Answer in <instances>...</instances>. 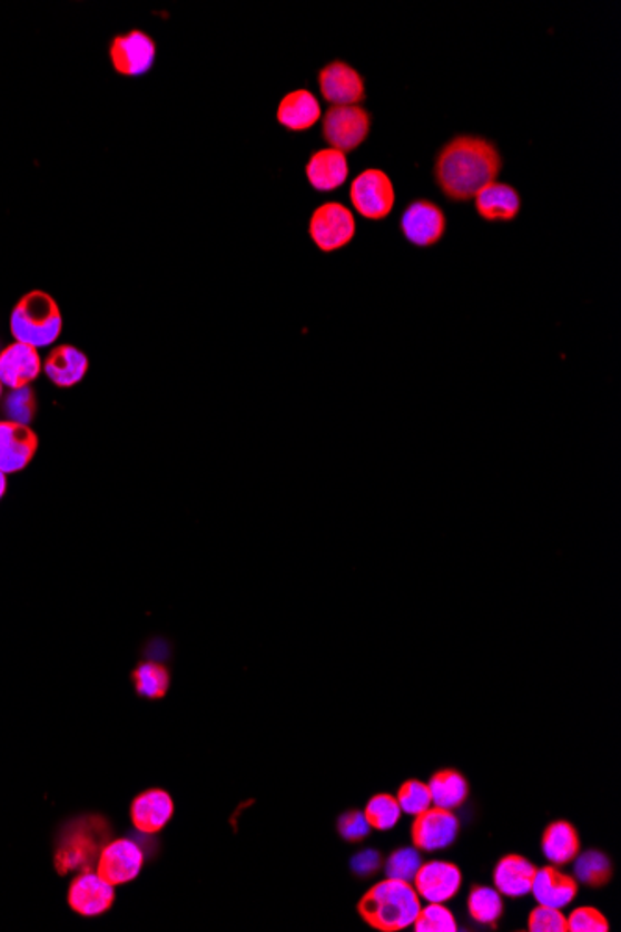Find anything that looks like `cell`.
Returning <instances> with one entry per match:
<instances>
[{"label":"cell","mask_w":621,"mask_h":932,"mask_svg":"<svg viewBox=\"0 0 621 932\" xmlns=\"http://www.w3.org/2000/svg\"><path fill=\"white\" fill-rule=\"evenodd\" d=\"M503 170L497 144L479 135H457L441 147L434 160V179L440 193L454 204L475 199Z\"/></svg>","instance_id":"6da1fadb"},{"label":"cell","mask_w":621,"mask_h":932,"mask_svg":"<svg viewBox=\"0 0 621 932\" xmlns=\"http://www.w3.org/2000/svg\"><path fill=\"white\" fill-rule=\"evenodd\" d=\"M112 837V823L105 815L80 814L63 821L58 826L52 853L58 875L96 870L99 854Z\"/></svg>","instance_id":"7a4b0ae2"},{"label":"cell","mask_w":621,"mask_h":932,"mask_svg":"<svg viewBox=\"0 0 621 932\" xmlns=\"http://www.w3.org/2000/svg\"><path fill=\"white\" fill-rule=\"evenodd\" d=\"M357 910L373 929L396 932L413 925L421 912V899L410 882L387 879L363 895Z\"/></svg>","instance_id":"3957f363"},{"label":"cell","mask_w":621,"mask_h":932,"mask_svg":"<svg viewBox=\"0 0 621 932\" xmlns=\"http://www.w3.org/2000/svg\"><path fill=\"white\" fill-rule=\"evenodd\" d=\"M62 328V313L57 300L43 291H32L19 300L10 317L13 340L36 351L55 345Z\"/></svg>","instance_id":"277c9868"},{"label":"cell","mask_w":621,"mask_h":932,"mask_svg":"<svg viewBox=\"0 0 621 932\" xmlns=\"http://www.w3.org/2000/svg\"><path fill=\"white\" fill-rule=\"evenodd\" d=\"M395 187L379 168H367L352 182L351 202L357 215L367 220H384L395 207Z\"/></svg>","instance_id":"5b68a950"},{"label":"cell","mask_w":621,"mask_h":932,"mask_svg":"<svg viewBox=\"0 0 621 932\" xmlns=\"http://www.w3.org/2000/svg\"><path fill=\"white\" fill-rule=\"evenodd\" d=\"M373 116L367 108L332 107L323 116V136L332 149L351 153L367 140Z\"/></svg>","instance_id":"8992f818"},{"label":"cell","mask_w":621,"mask_h":932,"mask_svg":"<svg viewBox=\"0 0 621 932\" xmlns=\"http://www.w3.org/2000/svg\"><path fill=\"white\" fill-rule=\"evenodd\" d=\"M309 237L324 254L345 248L356 237V220L343 204H324L309 220Z\"/></svg>","instance_id":"52a82bcc"},{"label":"cell","mask_w":621,"mask_h":932,"mask_svg":"<svg viewBox=\"0 0 621 932\" xmlns=\"http://www.w3.org/2000/svg\"><path fill=\"white\" fill-rule=\"evenodd\" d=\"M402 235L417 248H432L445 237L446 216L430 199H413L401 216Z\"/></svg>","instance_id":"ba28073f"},{"label":"cell","mask_w":621,"mask_h":932,"mask_svg":"<svg viewBox=\"0 0 621 932\" xmlns=\"http://www.w3.org/2000/svg\"><path fill=\"white\" fill-rule=\"evenodd\" d=\"M144 862L146 856L138 843L127 837H112L99 854L96 871L112 886H124L140 875Z\"/></svg>","instance_id":"9c48e42d"},{"label":"cell","mask_w":621,"mask_h":932,"mask_svg":"<svg viewBox=\"0 0 621 932\" xmlns=\"http://www.w3.org/2000/svg\"><path fill=\"white\" fill-rule=\"evenodd\" d=\"M318 88L332 107H356L367 97L362 73L343 60L329 62L318 71Z\"/></svg>","instance_id":"30bf717a"},{"label":"cell","mask_w":621,"mask_h":932,"mask_svg":"<svg viewBox=\"0 0 621 932\" xmlns=\"http://www.w3.org/2000/svg\"><path fill=\"white\" fill-rule=\"evenodd\" d=\"M157 46L151 36L141 30H130L127 35L116 36L110 43V60L119 75L124 77H141L149 73L155 63Z\"/></svg>","instance_id":"8fae6325"},{"label":"cell","mask_w":621,"mask_h":932,"mask_svg":"<svg viewBox=\"0 0 621 932\" xmlns=\"http://www.w3.org/2000/svg\"><path fill=\"white\" fill-rule=\"evenodd\" d=\"M116 892L110 882L105 881L99 873L85 871L77 873L68 890L69 909L82 918H97L112 909Z\"/></svg>","instance_id":"7c38bea8"},{"label":"cell","mask_w":621,"mask_h":932,"mask_svg":"<svg viewBox=\"0 0 621 932\" xmlns=\"http://www.w3.org/2000/svg\"><path fill=\"white\" fill-rule=\"evenodd\" d=\"M40 447L38 434L24 424L0 421V471L16 475L27 470Z\"/></svg>","instance_id":"4fadbf2b"},{"label":"cell","mask_w":621,"mask_h":932,"mask_svg":"<svg viewBox=\"0 0 621 932\" xmlns=\"http://www.w3.org/2000/svg\"><path fill=\"white\" fill-rule=\"evenodd\" d=\"M412 836L415 847L421 851H440L451 847L460 831V821L452 810L430 806L423 814L415 815Z\"/></svg>","instance_id":"5bb4252c"},{"label":"cell","mask_w":621,"mask_h":932,"mask_svg":"<svg viewBox=\"0 0 621 932\" xmlns=\"http://www.w3.org/2000/svg\"><path fill=\"white\" fill-rule=\"evenodd\" d=\"M43 371L40 351L23 343H12L0 352V382L8 390H19L38 380Z\"/></svg>","instance_id":"9a60e30c"},{"label":"cell","mask_w":621,"mask_h":932,"mask_svg":"<svg viewBox=\"0 0 621 932\" xmlns=\"http://www.w3.org/2000/svg\"><path fill=\"white\" fill-rule=\"evenodd\" d=\"M413 882L418 897L426 899L428 903H445L454 897L462 886V871L451 862L435 860L428 864H421Z\"/></svg>","instance_id":"2e32d148"},{"label":"cell","mask_w":621,"mask_h":932,"mask_svg":"<svg viewBox=\"0 0 621 932\" xmlns=\"http://www.w3.org/2000/svg\"><path fill=\"white\" fill-rule=\"evenodd\" d=\"M174 812L176 806L170 793L165 789H147L130 804V823L136 831L151 836L170 823Z\"/></svg>","instance_id":"e0dca14e"},{"label":"cell","mask_w":621,"mask_h":932,"mask_svg":"<svg viewBox=\"0 0 621 932\" xmlns=\"http://www.w3.org/2000/svg\"><path fill=\"white\" fill-rule=\"evenodd\" d=\"M521 207V194L509 183H490L475 196L476 213L486 222H514Z\"/></svg>","instance_id":"ac0fdd59"},{"label":"cell","mask_w":621,"mask_h":932,"mask_svg":"<svg viewBox=\"0 0 621 932\" xmlns=\"http://www.w3.org/2000/svg\"><path fill=\"white\" fill-rule=\"evenodd\" d=\"M305 176L310 187L318 193H332L345 185L348 179V160L345 153L326 147L310 155L305 166Z\"/></svg>","instance_id":"d6986e66"},{"label":"cell","mask_w":621,"mask_h":932,"mask_svg":"<svg viewBox=\"0 0 621 932\" xmlns=\"http://www.w3.org/2000/svg\"><path fill=\"white\" fill-rule=\"evenodd\" d=\"M90 369V362L85 352L71 345L57 346L43 362V371L52 384L63 390L75 387L85 379Z\"/></svg>","instance_id":"ffe728a7"},{"label":"cell","mask_w":621,"mask_h":932,"mask_svg":"<svg viewBox=\"0 0 621 932\" xmlns=\"http://www.w3.org/2000/svg\"><path fill=\"white\" fill-rule=\"evenodd\" d=\"M276 118L285 129L299 133L318 124V119L323 118V108L309 90H294L279 101Z\"/></svg>","instance_id":"44dd1931"},{"label":"cell","mask_w":621,"mask_h":932,"mask_svg":"<svg viewBox=\"0 0 621 932\" xmlns=\"http://www.w3.org/2000/svg\"><path fill=\"white\" fill-rule=\"evenodd\" d=\"M531 892L538 903L553 909H564L575 899L576 882L573 876L565 875L556 867H542L536 871L532 881Z\"/></svg>","instance_id":"7402d4cb"},{"label":"cell","mask_w":621,"mask_h":932,"mask_svg":"<svg viewBox=\"0 0 621 932\" xmlns=\"http://www.w3.org/2000/svg\"><path fill=\"white\" fill-rule=\"evenodd\" d=\"M536 875V867L520 854H509L495 867V886L499 892L509 897H521L531 892L532 881Z\"/></svg>","instance_id":"603a6c76"},{"label":"cell","mask_w":621,"mask_h":932,"mask_svg":"<svg viewBox=\"0 0 621 932\" xmlns=\"http://www.w3.org/2000/svg\"><path fill=\"white\" fill-rule=\"evenodd\" d=\"M542 848L545 859L556 865L570 864L581 848V840L575 826L568 821H554L543 832Z\"/></svg>","instance_id":"cb8c5ba5"},{"label":"cell","mask_w":621,"mask_h":932,"mask_svg":"<svg viewBox=\"0 0 621 932\" xmlns=\"http://www.w3.org/2000/svg\"><path fill=\"white\" fill-rule=\"evenodd\" d=\"M428 789L430 795H432V804L443 810L460 808L470 795L467 781L452 768H443L440 773H435L430 781Z\"/></svg>","instance_id":"d4e9b609"},{"label":"cell","mask_w":621,"mask_h":932,"mask_svg":"<svg viewBox=\"0 0 621 932\" xmlns=\"http://www.w3.org/2000/svg\"><path fill=\"white\" fill-rule=\"evenodd\" d=\"M132 684L138 695L149 700H160L170 689V673L159 663H140L132 673Z\"/></svg>","instance_id":"484cf974"},{"label":"cell","mask_w":621,"mask_h":932,"mask_svg":"<svg viewBox=\"0 0 621 932\" xmlns=\"http://www.w3.org/2000/svg\"><path fill=\"white\" fill-rule=\"evenodd\" d=\"M467 906H470L471 918L482 925H495L499 918L503 915V899L493 887H473L467 899Z\"/></svg>","instance_id":"4316f807"},{"label":"cell","mask_w":621,"mask_h":932,"mask_svg":"<svg viewBox=\"0 0 621 932\" xmlns=\"http://www.w3.org/2000/svg\"><path fill=\"white\" fill-rule=\"evenodd\" d=\"M575 875L588 886H603L612 876V864L601 851H586L575 856Z\"/></svg>","instance_id":"83f0119b"},{"label":"cell","mask_w":621,"mask_h":932,"mask_svg":"<svg viewBox=\"0 0 621 932\" xmlns=\"http://www.w3.org/2000/svg\"><path fill=\"white\" fill-rule=\"evenodd\" d=\"M363 814L367 817L371 828L384 832L391 831L398 823L402 810L395 797H391L387 793H379V795L368 801L367 808Z\"/></svg>","instance_id":"f1b7e54d"},{"label":"cell","mask_w":621,"mask_h":932,"mask_svg":"<svg viewBox=\"0 0 621 932\" xmlns=\"http://www.w3.org/2000/svg\"><path fill=\"white\" fill-rule=\"evenodd\" d=\"M4 413H7V421H10V423L30 426L36 415V396L34 391L30 390V385H24L19 390H10L7 399H4Z\"/></svg>","instance_id":"f546056e"},{"label":"cell","mask_w":621,"mask_h":932,"mask_svg":"<svg viewBox=\"0 0 621 932\" xmlns=\"http://www.w3.org/2000/svg\"><path fill=\"white\" fill-rule=\"evenodd\" d=\"M417 932H454L457 931L456 920L451 910L445 909L441 903H430L426 909H421L417 918L413 921Z\"/></svg>","instance_id":"4dcf8cb0"},{"label":"cell","mask_w":621,"mask_h":932,"mask_svg":"<svg viewBox=\"0 0 621 932\" xmlns=\"http://www.w3.org/2000/svg\"><path fill=\"white\" fill-rule=\"evenodd\" d=\"M421 854L415 848L404 847L398 848L391 854V859L385 864V873L387 879H398V881L412 882L417 875L418 867H421Z\"/></svg>","instance_id":"1f68e13d"},{"label":"cell","mask_w":621,"mask_h":932,"mask_svg":"<svg viewBox=\"0 0 621 932\" xmlns=\"http://www.w3.org/2000/svg\"><path fill=\"white\" fill-rule=\"evenodd\" d=\"M398 804H401L402 812L410 815H418L426 812L432 806V795L426 784L418 781H407L398 792Z\"/></svg>","instance_id":"d6a6232c"},{"label":"cell","mask_w":621,"mask_h":932,"mask_svg":"<svg viewBox=\"0 0 621 932\" xmlns=\"http://www.w3.org/2000/svg\"><path fill=\"white\" fill-rule=\"evenodd\" d=\"M565 923L571 932H607L610 929L609 920L592 906L573 910Z\"/></svg>","instance_id":"836d02e7"},{"label":"cell","mask_w":621,"mask_h":932,"mask_svg":"<svg viewBox=\"0 0 621 932\" xmlns=\"http://www.w3.org/2000/svg\"><path fill=\"white\" fill-rule=\"evenodd\" d=\"M529 931L565 932L568 931L565 915L560 912V909H553V906L540 904L538 909H534L531 912V918H529Z\"/></svg>","instance_id":"e575fe53"},{"label":"cell","mask_w":621,"mask_h":932,"mask_svg":"<svg viewBox=\"0 0 621 932\" xmlns=\"http://www.w3.org/2000/svg\"><path fill=\"white\" fill-rule=\"evenodd\" d=\"M337 831L346 842H362L368 836L371 825H368L367 817L363 812L351 810V812L341 815L339 821H337Z\"/></svg>","instance_id":"d590c367"},{"label":"cell","mask_w":621,"mask_h":932,"mask_svg":"<svg viewBox=\"0 0 621 932\" xmlns=\"http://www.w3.org/2000/svg\"><path fill=\"white\" fill-rule=\"evenodd\" d=\"M379 864H382V859H379L378 851L367 848V851H362V853H357L352 859L351 867L354 871V875L368 876L374 875L378 871Z\"/></svg>","instance_id":"8d00e7d4"},{"label":"cell","mask_w":621,"mask_h":932,"mask_svg":"<svg viewBox=\"0 0 621 932\" xmlns=\"http://www.w3.org/2000/svg\"><path fill=\"white\" fill-rule=\"evenodd\" d=\"M7 490H8V475H7V473H2V471H0V501H2V498H4V496H7Z\"/></svg>","instance_id":"74e56055"},{"label":"cell","mask_w":621,"mask_h":932,"mask_svg":"<svg viewBox=\"0 0 621 932\" xmlns=\"http://www.w3.org/2000/svg\"><path fill=\"white\" fill-rule=\"evenodd\" d=\"M2 396H4V385L0 382V401H2Z\"/></svg>","instance_id":"f35d334b"}]
</instances>
